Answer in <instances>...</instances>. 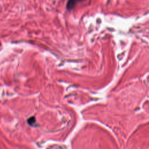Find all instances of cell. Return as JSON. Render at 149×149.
<instances>
[{
	"label": "cell",
	"instance_id": "cell-2",
	"mask_svg": "<svg viewBox=\"0 0 149 149\" xmlns=\"http://www.w3.org/2000/svg\"><path fill=\"white\" fill-rule=\"evenodd\" d=\"M27 122H28L29 124L30 125H34V123L36 122V119H35L34 117H31V118H30L29 119H28Z\"/></svg>",
	"mask_w": 149,
	"mask_h": 149
},
{
	"label": "cell",
	"instance_id": "cell-1",
	"mask_svg": "<svg viewBox=\"0 0 149 149\" xmlns=\"http://www.w3.org/2000/svg\"><path fill=\"white\" fill-rule=\"evenodd\" d=\"M85 0H68L66 4V8L68 10H72L79 2L83 1Z\"/></svg>",
	"mask_w": 149,
	"mask_h": 149
}]
</instances>
